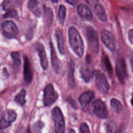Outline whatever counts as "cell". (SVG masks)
I'll return each instance as SVG.
<instances>
[{
	"instance_id": "6da1fadb",
	"label": "cell",
	"mask_w": 133,
	"mask_h": 133,
	"mask_svg": "<svg viewBox=\"0 0 133 133\" xmlns=\"http://www.w3.org/2000/svg\"><path fill=\"white\" fill-rule=\"evenodd\" d=\"M68 35L71 48L79 57H82L84 54V46L79 33L75 28L71 26L69 29Z\"/></svg>"
},
{
	"instance_id": "7a4b0ae2",
	"label": "cell",
	"mask_w": 133,
	"mask_h": 133,
	"mask_svg": "<svg viewBox=\"0 0 133 133\" xmlns=\"http://www.w3.org/2000/svg\"><path fill=\"white\" fill-rule=\"evenodd\" d=\"M52 118L55 123V133H64L65 130L64 117L60 109L55 107L51 112Z\"/></svg>"
},
{
	"instance_id": "3957f363",
	"label": "cell",
	"mask_w": 133,
	"mask_h": 133,
	"mask_svg": "<svg viewBox=\"0 0 133 133\" xmlns=\"http://www.w3.org/2000/svg\"><path fill=\"white\" fill-rule=\"evenodd\" d=\"M95 77V85L97 89L102 94L107 95L109 90V85L104 74L99 70H94L92 72Z\"/></svg>"
},
{
	"instance_id": "277c9868",
	"label": "cell",
	"mask_w": 133,
	"mask_h": 133,
	"mask_svg": "<svg viewBox=\"0 0 133 133\" xmlns=\"http://www.w3.org/2000/svg\"><path fill=\"white\" fill-rule=\"evenodd\" d=\"M59 95L55 90L53 86L51 84L46 85L44 89V96L43 102L44 105L48 107L54 103L58 99Z\"/></svg>"
},
{
	"instance_id": "5b68a950",
	"label": "cell",
	"mask_w": 133,
	"mask_h": 133,
	"mask_svg": "<svg viewBox=\"0 0 133 133\" xmlns=\"http://www.w3.org/2000/svg\"><path fill=\"white\" fill-rule=\"evenodd\" d=\"M86 36L91 50L94 52L98 54L100 49L98 36L97 32L91 26H88L86 28Z\"/></svg>"
},
{
	"instance_id": "8992f818",
	"label": "cell",
	"mask_w": 133,
	"mask_h": 133,
	"mask_svg": "<svg viewBox=\"0 0 133 133\" xmlns=\"http://www.w3.org/2000/svg\"><path fill=\"white\" fill-rule=\"evenodd\" d=\"M85 2L96 14L97 16L101 21H107V15L105 9L99 0H85Z\"/></svg>"
},
{
	"instance_id": "52a82bcc",
	"label": "cell",
	"mask_w": 133,
	"mask_h": 133,
	"mask_svg": "<svg viewBox=\"0 0 133 133\" xmlns=\"http://www.w3.org/2000/svg\"><path fill=\"white\" fill-rule=\"evenodd\" d=\"M93 112L100 118H107L109 115V112L104 102L101 99H96L92 104Z\"/></svg>"
},
{
	"instance_id": "ba28073f",
	"label": "cell",
	"mask_w": 133,
	"mask_h": 133,
	"mask_svg": "<svg viewBox=\"0 0 133 133\" xmlns=\"http://www.w3.org/2000/svg\"><path fill=\"white\" fill-rule=\"evenodd\" d=\"M101 39L105 46L111 51L116 49V40L114 35L109 31L103 30L101 32Z\"/></svg>"
},
{
	"instance_id": "9c48e42d",
	"label": "cell",
	"mask_w": 133,
	"mask_h": 133,
	"mask_svg": "<svg viewBox=\"0 0 133 133\" xmlns=\"http://www.w3.org/2000/svg\"><path fill=\"white\" fill-rule=\"evenodd\" d=\"M3 33L8 38H14L19 33V30L15 23L11 21H5L2 25Z\"/></svg>"
},
{
	"instance_id": "30bf717a",
	"label": "cell",
	"mask_w": 133,
	"mask_h": 133,
	"mask_svg": "<svg viewBox=\"0 0 133 133\" xmlns=\"http://www.w3.org/2000/svg\"><path fill=\"white\" fill-rule=\"evenodd\" d=\"M116 75L120 83L124 84L127 77L126 65L124 59L122 58L117 59L115 63Z\"/></svg>"
},
{
	"instance_id": "8fae6325",
	"label": "cell",
	"mask_w": 133,
	"mask_h": 133,
	"mask_svg": "<svg viewBox=\"0 0 133 133\" xmlns=\"http://www.w3.org/2000/svg\"><path fill=\"white\" fill-rule=\"evenodd\" d=\"M94 92L91 90L85 91L78 98V100L83 111H84V112H86L88 111L89 107V104L91 101L94 98Z\"/></svg>"
},
{
	"instance_id": "7c38bea8",
	"label": "cell",
	"mask_w": 133,
	"mask_h": 133,
	"mask_svg": "<svg viewBox=\"0 0 133 133\" xmlns=\"http://www.w3.org/2000/svg\"><path fill=\"white\" fill-rule=\"evenodd\" d=\"M35 49L38 54L41 66L44 70H47L48 66V61L44 47L42 44L37 43L35 45Z\"/></svg>"
},
{
	"instance_id": "4fadbf2b",
	"label": "cell",
	"mask_w": 133,
	"mask_h": 133,
	"mask_svg": "<svg viewBox=\"0 0 133 133\" xmlns=\"http://www.w3.org/2000/svg\"><path fill=\"white\" fill-rule=\"evenodd\" d=\"M77 11L80 17L84 20L88 21H92L93 19L92 14L90 9L85 5L80 4L78 5Z\"/></svg>"
},
{
	"instance_id": "5bb4252c",
	"label": "cell",
	"mask_w": 133,
	"mask_h": 133,
	"mask_svg": "<svg viewBox=\"0 0 133 133\" xmlns=\"http://www.w3.org/2000/svg\"><path fill=\"white\" fill-rule=\"evenodd\" d=\"M24 79L25 82L29 84L30 83L33 79V72L31 69V64L30 61L28 57L24 56Z\"/></svg>"
},
{
	"instance_id": "9a60e30c",
	"label": "cell",
	"mask_w": 133,
	"mask_h": 133,
	"mask_svg": "<svg viewBox=\"0 0 133 133\" xmlns=\"http://www.w3.org/2000/svg\"><path fill=\"white\" fill-rule=\"evenodd\" d=\"M50 52H51V65L55 71L58 73L60 71V61L58 58L55 48L53 47L52 43H50Z\"/></svg>"
},
{
	"instance_id": "2e32d148",
	"label": "cell",
	"mask_w": 133,
	"mask_h": 133,
	"mask_svg": "<svg viewBox=\"0 0 133 133\" xmlns=\"http://www.w3.org/2000/svg\"><path fill=\"white\" fill-rule=\"evenodd\" d=\"M75 63L74 62L71 60L68 64V81L70 87L73 89L75 85V79L74 77V73L75 70Z\"/></svg>"
},
{
	"instance_id": "e0dca14e",
	"label": "cell",
	"mask_w": 133,
	"mask_h": 133,
	"mask_svg": "<svg viewBox=\"0 0 133 133\" xmlns=\"http://www.w3.org/2000/svg\"><path fill=\"white\" fill-rule=\"evenodd\" d=\"M55 36L57 43L58 48L59 52L62 55H64L65 49L64 45V40L63 37V34L61 30L57 29L55 31Z\"/></svg>"
},
{
	"instance_id": "ac0fdd59",
	"label": "cell",
	"mask_w": 133,
	"mask_h": 133,
	"mask_svg": "<svg viewBox=\"0 0 133 133\" xmlns=\"http://www.w3.org/2000/svg\"><path fill=\"white\" fill-rule=\"evenodd\" d=\"M29 10L36 17L41 16V10L39 8V2L37 0H29L28 2Z\"/></svg>"
},
{
	"instance_id": "d6986e66",
	"label": "cell",
	"mask_w": 133,
	"mask_h": 133,
	"mask_svg": "<svg viewBox=\"0 0 133 133\" xmlns=\"http://www.w3.org/2000/svg\"><path fill=\"white\" fill-rule=\"evenodd\" d=\"M80 74L85 82H88L92 75V72L87 66H82L80 69Z\"/></svg>"
},
{
	"instance_id": "ffe728a7",
	"label": "cell",
	"mask_w": 133,
	"mask_h": 133,
	"mask_svg": "<svg viewBox=\"0 0 133 133\" xmlns=\"http://www.w3.org/2000/svg\"><path fill=\"white\" fill-rule=\"evenodd\" d=\"M105 129L107 133H117V127L116 123L112 121H108L105 124Z\"/></svg>"
},
{
	"instance_id": "44dd1931",
	"label": "cell",
	"mask_w": 133,
	"mask_h": 133,
	"mask_svg": "<svg viewBox=\"0 0 133 133\" xmlns=\"http://www.w3.org/2000/svg\"><path fill=\"white\" fill-rule=\"evenodd\" d=\"M44 18L46 24L50 25L53 21V13L50 8L46 7L44 8Z\"/></svg>"
},
{
	"instance_id": "7402d4cb",
	"label": "cell",
	"mask_w": 133,
	"mask_h": 133,
	"mask_svg": "<svg viewBox=\"0 0 133 133\" xmlns=\"http://www.w3.org/2000/svg\"><path fill=\"white\" fill-rule=\"evenodd\" d=\"M66 17V8L64 6L60 5L58 11V19L60 24H63Z\"/></svg>"
},
{
	"instance_id": "603a6c76",
	"label": "cell",
	"mask_w": 133,
	"mask_h": 133,
	"mask_svg": "<svg viewBox=\"0 0 133 133\" xmlns=\"http://www.w3.org/2000/svg\"><path fill=\"white\" fill-rule=\"evenodd\" d=\"M25 95L26 91L24 89H22L19 93L15 97V100L20 105H23L25 103Z\"/></svg>"
},
{
	"instance_id": "cb8c5ba5",
	"label": "cell",
	"mask_w": 133,
	"mask_h": 133,
	"mask_svg": "<svg viewBox=\"0 0 133 133\" xmlns=\"http://www.w3.org/2000/svg\"><path fill=\"white\" fill-rule=\"evenodd\" d=\"M110 105L111 108L117 113H119L122 109V105L121 102L117 99L113 98L111 100Z\"/></svg>"
},
{
	"instance_id": "d4e9b609",
	"label": "cell",
	"mask_w": 133,
	"mask_h": 133,
	"mask_svg": "<svg viewBox=\"0 0 133 133\" xmlns=\"http://www.w3.org/2000/svg\"><path fill=\"white\" fill-rule=\"evenodd\" d=\"M16 117L17 114L14 110H8L6 111L4 118L10 123H12L16 120Z\"/></svg>"
},
{
	"instance_id": "484cf974",
	"label": "cell",
	"mask_w": 133,
	"mask_h": 133,
	"mask_svg": "<svg viewBox=\"0 0 133 133\" xmlns=\"http://www.w3.org/2000/svg\"><path fill=\"white\" fill-rule=\"evenodd\" d=\"M44 125V123L41 121L35 122L33 126V133H42V130Z\"/></svg>"
},
{
	"instance_id": "4316f807",
	"label": "cell",
	"mask_w": 133,
	"mask_h": 133,
	"mask_svg": "<svg viewBox=\"0 0 133 133\" xmlns=\"http://www.w3.org/2000/svg\"><path fill=\"white\" fill-rule=\"evenodd\" d=\"M11 57L13 60L14 64L16 66H19L21 64V59L20 54L18 52H12Z\"/></svg>"
},
{
	"instance_id": "83f0119b",
	"label": "cell",
	"mask_w": 133,
	"mask_h": 133,
	"mask_svg": "<svg viewBox=\"0 0 133 133\" xmlns=\"http://www.w3.org/2000/svg\"><path fill=\"white\" fill-rule=\"evenodd\" d=\"M104 65H105V66L106 68V69H107V71L108 72L109 74L110 75H111L113 73V69H112V65L111 64L110 60L107 56H105L104 57Z\"/></svg>"
},
{
	"instance_id": "f1b7e54d",
	"label": "cell",
	"mask_w": 133,
	"mask_h": 133,
	"mask_svg": "<svg viewBox=\"0 0 133 133\" xmlns=\"http://www.w3.org/2000/svg\"><path fill=\"white\" fill-rule=\"evenodd\" d=\"M17 17H18V13H17V11L15 9H10L8 10L3 16L4 18H17Z\"/></svg>"
},
{
	"instance_id": "f546056e",
	"label": "cell",
	"mask_w": 133,
	"mask_h": 133,
	"mask_svg": "<svg viewBox=\"0 0 133 133\" xmlns=\"http://www.w3.org/2000/svg\"><path fill=\"white\" fill-rule=\"evenodd\" d=\"M11 124V123L7 121L4 117L0 119V129H4L9 127Z\"/></svg>"
},
{
	"instance_id": "4dcf8cb0",
	"label": "cell",
	"mask_w": 133,
	"mask_h": 133,
	"mask_svg": "<svg viewBox=\"0 0 133 133\" xmlns=\"http://www.w3.org/2000/svg\"><path fill=\"white\" fill-rule=\"evenodd\" d=\"M79 130L81 133H90V130L88 125L84 122L79 127Z\"/></svg>"
},
{
	"instance_id": "1f68e13d",
	"label": "cell",
	"mask_w": 133,
	"mask_h": 133,
	"mask_svg": "<svg viewBox=\"0 0 133 133\" xmlns=\"http://www.w3.org/2000/svg\"><path fill=\"white\" fill-rule=\"evenodd\" d=\"M11 6V0H5V1L3 3V8L4 10H7L10 8Z\"/></svg>"
},
{
	"instance_id": "d6a6232c",
	"label": "cell",
	"mask_w": 133,
	"mask_h": 133,
	"mask_svg": "<svg viewBox=\"0 0 133 133\" xmlns=\"http://www.w3.org/2000/svg\"><path fill=\"white\" fill-rule=\"evenodd\" d=\"M66 100L68 101V103H69V104L74 108V109H77V104L76 102V101L73 99L72 98H70V97H68L67 99H66Z\"/></svg>"
},
{
	"instance_id": "836d02e7",
	"label": "cell",
	"mask_w": 133,
	"mask_h": 133,
	"mask_svg": "<svg viewBox=\"0 0 133 133\" xmlns=\"http://www.w3.org/2000/svg\"><path fill=\"white\" fill-rule=\"evenodd\" d=\"M128 39L130 43L131 44H132V42H133V30L132 29H130L128 31Z\"/></svg>"
},
{
	"instance_id": "e575fe53",
	"label": "cell",
	"mask_w": 133,
	"mask_h": 133,
	"mask_svg": "<svg viewBox=\"0 0 133 133\" xmlns=\"http://www.w3.org/2000/svg\"><path fill=\"white\" fill-rule=\"evenodd\" d=\"M65 1L69 4L72 6H75L76 4H77L79 0H65Z\"/></svg>"
},
{
	"instance_id": "d590c367",
	"label": "cell",
	"mask_w": 133,
	"mask_h": 133,
	"mask_svg": "<svg viewBox=\"0 0 133 133\" xmlns=\"http://www.w3.org/2000/svg\"><path fill=\"white\" fill-rule=\"evenodd\" d=\"M86 61L87 64H90L91 62V57L90 56V55H87L86 57Z\"/></svg>"
},
{
	"instance_id": "8d00e7d4",
	"label": "cell",
	"mask_w": 133,
	"mask_h": 133,
	"mask_svg": "<svg viewBox=\"0 0 133 133\" xmlns=\"http://www.w3.org/2000/svg\"><path fill=\"white\" fill-rule=\"evenodd\" d=\"M69 133H75L74 130L73 129H71L70 131H69Z\"/></svg>"
},
{
	"instance_id": "74e56055",
	"label": "cell",
	"mask_w": 133,
	"mask_h": 133,
	"mask_svg": "<svg viewBox=\"0 0 133 133\" xmlns=\"http://www.w3.org/2000/svg\"><path fill=\"white\" fill-rule=\"evenodd\" d=\"M53 3H57L58 0H51Z\"/></svg>"
}]
</instances>
